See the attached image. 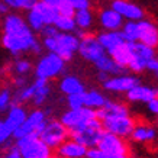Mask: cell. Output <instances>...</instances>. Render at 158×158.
Listing matches in <instances>:
<instances>
[{"label": "cell", "instance_id": "1", "mask_svg": "<svg viewBox=\"0 0 158 158\" xmlns=\"http://www.w3.org/2000/svg\"><path fill=\"white\" fill-rule=\"evenodd\" d=\"M80 38L74 32H58L52 38H42V47L48 52L60 55L64 61H70L78 51Z\"/></svg>", "mask_w": 158, "mask_h": 158}, {"label": "cell", "instance_id": "2", "mask_svg": "<svg viewBox=\"0 0 158 158\" xmlns=\"http://www.w3.org/2000/svg\"><path fill=\"white\" fill-rule=\"evenodd\" d=\"M96 118L100 119L103 131L118 135L120 138H129L134 131L136 120L129 115H112V113H102L96 110Z\"/></svg>", "mask_w": 158, "mask_h": 158}, {"label": "cell", "instance_id": "3", "mask_svg": "<svg viewBox=\"0 0 158 158\" xmlns=\"http://www.w3.org/2000/svg\"><path fill=\"white\" fill-rule=\"evenodd\" d=\"M65 62L60 55L54 52H47L38 60L34 67L35 78H44V80H54L65 71Z\"/></svg>", "mask_w": 158, "mask_h": 158}, {"label": "cell", "instance_id": "4", "mask_svg": "<svg viewBox=\"0 0 158 158\" xmlns=\"http://www.w3.org/2000/svg\"><path fill=\"white\" fill-rule=\"evenodd\" d=\"M13 144L22 158H48L52 155V149L38 135H29L19 139H13Z\"/></svg>", "mask_w": 158, "mask_h": 158}, {"label": "cell", "instance_id": "5", "mask_svg": "<svg viewBox=\"0 0 158 158\" xmlns=\"http://www.w3.org/2000/svg\"><path fill=\"white\" fill-rule=\"evenodd\" d=\"M49 115L47 113V110L41 109V107H35L31 112H28V116L22 125L13 132V139H19L23 136H29V135H38L42 132L44 126L47 123Z\"/></svg>", "mask_w": 158, "mask_h": 158}, {"label": "cell", "instance_id": "6", "mask_svg": "<svg viewBox=\"0 0 158 158\" xmlns=\"http://www.w3.org/2000/svg\"><path fill=\"white\" fill-rule=\"evenodd\" d=\"M38 42L35 32H29L26 35H2L3 48L13 57H19L25 52H32L34 45Z\"/></svg>", "mask_w": 158, "mask_h": 158}, {"label": "cell", "instance_id": "7", "mask_svg": "<svg viewBox=\"0 0 158 158\" xmlns=\"http://www.w3.org/2000/svg\"><path fill=\"white\" fill-rule=\"evenodd\" d=\"M103 134V126H102L100 119L89 120L84 126L78 128V129L70 132V138H73L74 141H77L78 144L84 145L86 148H96L97 142L100 141V136Z\"/></svg>", "mask_w": 158, "mask_h": 158}, {"label": "cell", "instance_id": "8", "mask_svg": "<svg viewBox=\"0 0 158 158\" xmlns=\"http://www.w3.org/2000/svg\"><path fill=\"white\" fill-rule=\"evenodd\" d=\"M39 138L42 139L44 142L54 151V149L58 148L65 139L70 138V131L61 123L60 119L48 118L42 132L39 134Z\"/></svg>", "mask_w": 158, "mask_h": 158}, {"label": "cell", "instance_id": "9", "mask_svg": "<svg viewBox=\"0 0 158 158\" xmlns=\"http://www.w3.org/2000/svg\"><path fill=\"white\" fill-rule=\"evenodd\" d=\"M96 118V110L90 107H80V109H68L61 115L60 120L61 123L67 128L70 132L81 128L89 122V120Z\"/></svg>", "mask_w": 158, "mask_h": 158}, {"label": "cell", "instance_id": "10", "mask_svg": "<svg viewBox=\"0 0 158 158\" xmlns=\"http://www.w3.org/2000/svg\"><path fill=\"white\" fill-rule=\"evenodd\" d=\"M131 49H132V58L128 68L134 73H142L147 70V62L151 58L157 57L155 55V48H151L142 42H129Z\"/></svg>", "mask_w": 158, "mask_h": 158}, {"label": "cell", "instance_id": "11", "mask_svg": "<svg viewBox=\"0 0 158 158\" xmlns=\"http://www.w3.org/2000/svg\"><path fill=\"white\" fill-rule=\"evenodd\" d=\"M96 148L112 154V155H119V157H128L129 154V145L126 142V139L110 134V132H106V131H103Z\"/></svg>", "mask_w": 158, "mask_h": 158}, {"label": "cell", "instance_id": "12", "mask_svg": "<svg viewBox=\"0 0 158 158\" xmlns=\"http://www.w3.org/2000/svg\"><path fill=\"white\" fill-rule=\"evenodd\" d=\"M77 52L80 54V57L83 60H86L89 62H94L97 60H100L103 55H105V49L100 45V42L97 41V36L90 34H86L80 39V44H78V51Z\"/></svg>", "mask_w": 158, "mask_h": 158}, {"label": "cell", "instance_id": "13", "mask_svg": "<svg viewBox=\"0 0 158 158\" xmlns=\"http://www.w3.org/2000/svg\"><path fill=\"white\" fill-rule=\"evenodd\" d=\"M139 80L136 76H131V74H118V76H110L103 84V89L110 93H122L126 94L131 89H134L136 84H139Z\"/></svg>", "mask_w": 158, "mask_h": 158}, {"label": "cell", "instance_id": "14", "mask_svg": "<svg viewBox=\"0 0 158 158\" xmlns=\"http://www.w3.org/2000/svg\"><path fill=\"white\" fill-rule=\"evenodd\" d=\"M2 28H3V34L7 35H26L29 32H34L28 26L26 20L20 15L16 13L5 15L3 22H2Z\"/></svg>", "mask_w": 158, "mask_h": 158}, {"label": "cell", "instance_id": "15", "mask_svg": "<svg viewBox=\"0 0 158 158\" xmlns=\"http://www.w3.org/2000/svg\"><path fill=\"white\" fill-rule=\"evenodd\" d=\"M110 7L113 10H116L126 20L144 19V10H142V7L138 6L136 3H134V2H131V0H113Z\"/></svg>", "mask_w": 158, "mask_h": 158}, {"label": "cell", "instance_id": "16", "mask_svg": "<svg viewBox=\"0 0 158 158\" xmlns=\"http://www.w3.org/2000/svg\"><path fill=\"white\" fill-rule=\"evenodd\" d=\"M134 142L136 144H142V145H151L154 144L158 138V132L157 128L154 125L148 123V122H142V123H136L135 125L134 131L129 136Z\"/></svg>", "mask_w": 158, "mask_h": 158}, {"label": "cell", "instance_id": "17", "mask_svg": "<svg viewBox=\"0 0 158 158\" xmlns=\"http://www.w3.org/2000/svg\"><path fill=\"white\" fill-rule=\"evenodd\" d=\"M54 151H55L57 158H86L89 148L78 144L73 138H68Z\"/></svg>", "mask_w": 158, "mask_h": 158}, {"label": "cell", "instance_id": "18", "mask_svg": "<svg viewBox=\"0 0 158 158\" xmlns=\"http://www.w3.org/2000/svg\"><path fill=\"white\" fill-rule=\"evenodd\" d=\"M158 97V89L152 86H147V84H136L134 89H131L126 93V99L131 103H148L152 99Z\"/></svg>", "mask_w": 158, "mask_h": 158}, {"label": "cell", "instance_id": "19", "mask_svg": "<svg viewBox=\"0 0 158 158\" xmlns=\"http://www.w3.org/2000/svg\"><path fill=\"white\" fill-rule=\"evenodd\" d=\"M139 26V42L148 45L151 48H158V26L151 20L141 19L138 20Z\"/></svg>", "mask_w": 158, "mask_h": 158}, {"label": "cell", "instance_id": "20", "mask_svg": "<svg viewBox=\"0 0 158 158\" xmlns=\"http://www.w3.org/2000/svg\"><path fill=\"white\" fill-rule=\"evenodd\" d=\"M26 116H28V110H26V107H25L23 105L12 103L10 107L7 109V112H6V118L3 120H5V123L9 126V129L12 131V132H15V131L25 122Z\"/></svg>", "mask_w": 158, "mask_h": 158}, {"label": "cell", "instance_id": "21", "mask_svg": "<svg viewBox=\"0 0 158 158\" xmlns=\"http://www.w3.org/2000/svg\"><path fill=\"white\" fill-rule=\"evenodd\" d=\"M99 23L105 31H120L123 25V18L112 7L103 9L99 15Z\"/></svg>", "mask_w": 158, "mask_h": 158}, {"label": "cell", "instance_id": "22", "mask_svg": "<svg viewBox=\"0 0 158 158\" xmlns=\"http://www.w3.org/2000/svg\"><path fill=\"white\" fill-rule=\"evenodd\" d=\"M60 91L65 96H71V94H78V93H84L86 91V86L84 83L78 78L77 76H73V74H68V76H64L60 80Z\"/></svg>", "mask_w": 158, "mask_h": 158}, {"label": "cell", "instance_id": "23", "mask_svg": "<svg viewBox=\"0 0 158 158\" xmlns=\"http://www.w3.org/2000/svg\"><path fill=\"white\" fill-rule=\"evenodd\" d=\"M97 41L100 42V45L103 47V49H105V52L107 55L115 48H118L120 44L125 42L120 31H106V32H102V34L97 35Z\"/></svg>", "mask_w": 158, "mask_h": 158}, {"label": "cell", "instance_id": "24", "mask_svg": "<svg viewBox=\"0 0 158 158\" xmlns=\"http://www.w3.org/2000/svg\"><path fill=\"white\" fill-rule=\"evenodd\" d=\"M34 84H35V93L32 96L31 103L35 107H41V106L47 103L48 97L51 96V86H49L48 80H44V78H35Z\"/></svg>", "mask_w": 158, "mask_h": 158}, {"label": "cell", "instance_id": "25", "mask_svg": "<svg viewBox=\"0 0 158 158\" xmlns=\"http://www.w3.org/2000/svg\"><path fill=\"white\" fill-rule=\"evenodd\" d=\"M94 67H96L97 71H103V73H106V74H109V76L123 74L125 70H126V68H122L120 65H118L115 62V60L110 57V55H107V54H105L100 60H97V61L94 62Z\"/></svg>", "mask_w": 158, "mask_h": 158}, {"label": "cell", "instance_id": "26", "mask_svg": "<svg viewBox=\"0 0 158 158\" xmlns=\"http://www.w3.org/2000/svg\"><path fill=\"white\" fill-rule=\"evenodd\" d=\"M109 55L115 60V62L118 65H120L122 68H128V65H129V62H131V58H132L131 44L125 41L123 44H120L118 48L113 49Z\"/></svg>", "mask_w": 158, "mask_h": 158}, {"label": "cell", "instance_id": "27", "mask_svg": "<svg viewBox=\"0 0 158 158\" xmlns=\"http://www.w3.org/2000/svg\"><path fill=\"white\" fill-rule=\"evenodd\" d=\"M83 96H84V106L86 107H90L93 110H97L103 107L106 103V96L99 90H94V89H91V90H86L83 93Z\"/></svg>", "mask_w": 158, "mask_h": 158}, {"label": "cell", "instance_id": "28", "mask_svg": "<svg viewBox=\"0 0 158 158\" xmlns=\"http://www.w3.org/2000/svg\"><path fill=\"white\" fill-rule=\"evenodd\" d=\"M10 73L13 74V76H25L28 77L32 70H34V65H32V62L29 61L28 58H20V57H16L12 64H10L9 67Z\"/></svg>", "mask_w": 158, "mask_h": 158}, {"label": "cell", "instance_id": "29", "mask_svg": "<svg viewBox=\"0 0 158 158\" xmlns=\"http://www.w3.org/2000/svg\"><path fill=\"white\" fill-rule=\"evenodd\" d=\"M35 9L41 13V16H42L45 25H54L55 19L60 16L58 9H55V7H52V6L47 5V3H44V2H41V0H38V3L35 5Z\"/></svg>", "mask_w": 158, "mask_h": 158}, {"label": "cell", "instance_id": "30", "mask_svg": "<svg viewBox=\"0 0 158 158\" xmlns=\"http://www.w3.org/2000/svg\"><path fill=\"white\" fill-rule=\"evenodd\" d=\"M120 34L123 36V39L126 42H138L139 36V26L138 20H128L122 25L120 28Z\"/></svg>", "mask_w": 158, "mask_h": 158}, {"label": "cell", "instance_id": "31", "mask_svg": "<svg viewBox=\"0 0 158 158\" xmlns=\"http://www.w3.org/2000/svg\"><path fill=\"white\" fill-rule=\"evenodd\" d=\"M74 22L76 26L78 29L83 31H89L93 26V13L90 12V9H83V10H76L74 13Z\"/></svg>", "mask_w": 158, "mask_h": 158}, {"label": "cell", "instance_id": "32", "mask_svg": "<svg viewBox=\"0 0 158 158\" xmlns=\"http://www.w3.org/2000/svg\"><path fill=\"white\" fill-rule=\"evenodd\" d=\"M102 113H112V115H129V107L125 105V103H120V102L116 100H106L105 106L97 109Z\"/></svg>", "mask_w": 158, "mask_h": 158}, {"label": "cell", "instance_id": "33", "mask_svg": "<svg viewBox=\"0 0 158 158\" xmlns=\"http://www.w3.org/2000/svg\"><path fill=\"white\" fill-rule=\"evenodd\" d=\"M26 23H28V26L34 32H41V29L45 26V22H44L42 16H41V13H39L38 10L35 9H31L28 10V15H26Z\"/></svg>", "mask_w": 158, "mask_h": 158}, {"label": "cell", "instance_id": "34", "mask_svg": "<svg viewBox=\"0 0 158 158\" xmlns=\"http://www.w3.org/2000/svg\"><path fill=\"white\" fill-rule=\"evenodd\" d=\"M54 26L60 31V32H74L76 31V22H74V18H70V16H62L60 15L55 22H54Z\"/></svg>", "mask_w": 158, "mask_h": 158}, {"label": "cell", "instance_id": "35", "mask_svg": "<svg viewBox=\"0 0 158 158\" xmlns=\"http://www.w3.org/2000/svg\"><path fill=\"white\" fill-rule=\"evenodd\" d=\"M12 94L13 91L10 90L9 87H3L0 89V113L7 112V109L12 105Z\"/></svg>", "mask_w": 158, "mask_h": 158}, {"label": "cell", "instance_id": "36", "mask_svg": "<svg viewBox=\"0 0 158 158\" xmlns=\"http://www.w3.org/2000/svg\"><path fill=\"white\" fill-rule=\"evenodd\" d=\"M13 132L9 129V126L5 123V120L0 119V148H5L6 145L12 141Z\"/></svg>", "mask_w": 158, "mask_h": 158}, {"label": "cell", "instance_id": "37", "mask_svg": "<svg viewBox=\"0 0 158 158\" xmlns=\"http://www.w3.org/2000/svg\"><path fill=\"white\" fill-rule=\"evenodd\" d=\"M67 106H68V109H80V107H84V96H83V93L67 96Z\"/></svg>", "mask_w": 158, "mask_h": 158}, {"label": "cell", "instance_id": "38", "mask_svg": "<svg viewBox=\"0 0 158 158\" xmlns=\"http://www.w3.org/2000/svg\"><path fill=\"white\" fill-rule=\"evenodd\" d=\"M0 158H22L20 157V154H19V151H18V148L15 147L13 139H12L9 144L5 147L3 152L0 154Z\"/></svg>", "mask_w": 158, "mask_h": 158}, {"label": "cell", "instance_id": "39", "mask_svg": "<svg viewBox=\"0 0 158 158\" xmlns=\"http://www.w3.org/2000/svg\"><path fill=\"white\" fill-rule=\"evenodd\" d=\"M86 158H128V157H119V155H112L109 152L100 151L99 148H90L87 151Z\"/></svg>", "mask_w": 158, "mask_h": 158}, {"label": "cell", "instance_id": "40", "mask_svg": "<svg viewBox=\"0 0 158 158\" xmlns=\"http://www.w3.org/2000/svg\"><path fill=\"white\" fill-rule=\"evenodd\" d=\"M58 13L62 15V16H70V18H73L74 13H76V7H74L71 3H67V2L60 0V3H58Z\"/></svg>", "mask_w": 158, "mask_h": 158}, {"label": "cell", "instance_id": "41", "mask_svg": "<svg viewBox=\"0 0 158 158\" xmlns=\"http://www.w3.org/2000/svg\"><path fill=\"white\" fill-rule=\"evenodd\" d=\"M26 84H29L28 77H25V76H13L12 77V86H13L15 90L22 89V87H25Z\"/></svg>", "mask_w": 158, "mask_h": 158}, {"label": "cell", "instance_id": "42", "mask_svg": "<svg viewBox=\"0 0 158 158\" xmlns=\"http://www.w3.org/2000/svg\"><path fill=\"white\" fill-rule=\"evenodd\" d=\"M58 32H60V31H58L54 25H45V26L41 29L39 34H41L42 38H52V36H55V35L58 34Z\"/></svg>", "mask_w": 158, "mask_h": 158}, {"label": "cell", "instance_id": "43", "mask_svg": "<svg viewBox=\"0 0 158 158\" xmlns=\"http://www.w3.org/2000/svg\"><path fill=\"white\" fill-rule=\"evenodd\" d=\"M147 109H148V112L151 115L155 116L158 119V97H155V99H152L151 102L147 103Z\"/></svg>", "mask_w": 158, "mask_h": 158}, {"label": "cell", "instance_id": "44", "mask_svg": "<svg viewBox=\"0 0 158 158\" xmlns=\"http://www.w3.org/2000/svg\"><path fill=\"white\" fill-rule=\"evenodd\" d=\"M38 0H20V10H31L34 9Z\"/></svg>", "mask_w": 158, "mask_h": 158}, {"label": "cell", "instance_id": "45", "mask_svg": "<svg viewBox=\"0 0 158 158\" xmlns=\"http://www.w3.org/2000/svg\"><path fill=\"white\" fill-rule=\"evenodd\" d=\"M147 70L151 73H155V74L158 73V58L157 57L151 58V60L147 62Z\"/></svg>", "mask_w": 158, "mask_h": 158}, {"label": "cell", "instance_id": "46", "mask_svg": "<svg viewBox=\"0 0 158 158\" xmlns=\"http://www.w3.org/2000/svg\"><path fill=\"white\" fill-rule=\"evenodd\" d=\"M76 10H83V9H90V0H77L74 3Z\"/></svg>", "mask_w": 158, "mask_h": 158}, {"label": "cell", "instance_id": "47", "mask_svg": "<svg viewBox=\"0 0 158 158\" xmlns=\"http://www.w3.org/2000/svg\"><path fill=\"white\" fill-rule=\"evenodd\" d=\"M9 9L20 10V0H3Z\"/></svg>", "mask_w": 158, "mask_h": 158}, {"label": "cell", "instance_id": "48", "mask_svg": "<svg viewBox=\"0 0 158 158\" xmlns=\"http://www.w3.org/2000/svg\"><path fill=\"white\" fill-rule=\"evenodd\" d=\"M9 7L6 6V3L3 2V0H0V16H5V15L9 13Z\"/></svg>", "mask_w": 158, "mask_h": 158}, {"label": "cell", "instance_id": "49", "mask_svg": "<svg viewBox=\"0 0 158 158\" xmlns=\"http://www.w3.org/2000/svg\"><path fill=\"white\" fill-rule=\"evenodd\" d=\"M109 74H106V73H103V71H97V80L100 83H105L107 78H109Z\"/></svg>", "mask_w": 158, "mask_h": 158}, {"label": "cell", "instance_id": "50", "mask_svg": "<svg viewBox=\"0 0 158 158\" xmlns=\"http://www.w3.org/2000/svg\"><path fill=\"white\" fill-rule=\"evenodd\" d=\"M41 2L47 3V5H49V6H52L55 9H58V3H60V0H41Z\"/></svg>", "mask_w": 158, "mask_h": 158}, {"label": "cell", "instance_id": "51", "mask_svg": "<svg viewBox=\"0 0 158 158\" xmlns=\"http://www.w3.org/2000/svg\"><path fill=\"white\" fill-rule=\"evenodd\" d=\"M62 2H67V3H71V5L74 6V3H76L77 0H62Z\"/></svg>", "mask_w": 158, "mask_h": 158}, {"label": "cell", "instance_id": "52", "mask_svg": "<svg viewBox=\"0 0 158 158\" xmlns=\"http://www.w3.org/2000/svg\"><path fill=\"white\" fill-rule=\"evenodd\" d=\"M48 158H57V155H54V154H52V155H51V157H48Z\"/></svg>", "mask_w": 158, "mask_h": 158}, {"label": "cell", "instance_id": "53", "mask_svg": "<svg viewBox=\"0 0 158 158\" xmlns=\"http://www.w3.org/2000/svg\"><path fill=\"white\" fill-rule=\"evenodd\" d=\"M157 128H158V119H157Z\"/></svg>", "mask_w": 158, "mask_h": 158}, {"label": "cell", "instance_id": "54", "mask_svg": "<svg viewBox=\"0 0 158 158\" xmlns=\"http://www.w3.org/2000/svg\"><path fill=\"white\" fill-rule=\"evenodd\" d=\"M157 58H158V57H157ZM157 76H158V73H157Z\"/></svg>", "mask_w": 158, "mask_h": 158}]
</instances>
